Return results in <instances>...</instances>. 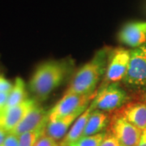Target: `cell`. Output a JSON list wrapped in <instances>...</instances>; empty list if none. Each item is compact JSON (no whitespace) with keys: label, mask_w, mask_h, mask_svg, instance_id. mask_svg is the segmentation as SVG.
<instances>
[{"label":"cell","mask_w":146,"mask_h":146,"mask_svg":"<svg viewBox=\"0 0 146 146\" xmlns=\"http://www.w3.org/2000/svg\"><path fill=\"white\" fill-rule=\"evenodd\" d=\"M66 60H49L39 64L29 82L33 98L39 103L63 83L71 68Z\"/></svg>","instance_id":"obj_1"},{"label":"cell","mask_w":146,"mask_h":146,"mask_svg":"<svg viewBox=\"0 0 146 146\" xmlns=\"http://www.w3.org/2000/svg\"><path fill=\"white\" fill-rule=\"evenodd\" d=\"M141 131L146 129V102H128L116 111Z\"/></svg>","instance_id":"obj_11"},{"label":"cell","mask_w":146,"mask_h":146,"mask_svg":"<svg viewBox=\"0 0 146 146\" xmlns=\"http://www.w3.org/2000/svg\"><path fill=\"white\" fill-rule=\"evenodd\" d=\"M110 115L111 114L110 113H106L98 110H94L89 116L83 136H93L103 132V131L107 129L109 126Z\"/></svg>","instance_id":"obj_14"},{"label":"cell","mask_w":146,"mask_h":146,"mask_svg":"<svg viewBox=\"0 0 146 146\" xmlns=\"http://www.w3.org/2000/svg\"><path fill=\"white\" fill-rule=\"evenodd\" d=\"M130 63L123 82L133 89H146V43L130 50Z\"/></svg>","instance_id":"obj_5"},{"label":"cell","mask_w":146,"mask_h":146,"mask_svg":"<svg viewBox=\"0 0 146 146\" xmlns=\"http://www.w3.org/2000/svg\"><path fill=\"white\" fill-rule=\"evenodd\" d=\"M13 87V84L3 76H0V93L9 94Z\"/></svg>","instance_id":"obj_21"},{"label":"cell","mask_w":146,"mask_h":146,"mask_svg":"<svg viewBox=\"0 0 146 146\" xmlns=\"http://www.w3.org/2000/svg\"><path fill=\"white\" fill-rule=\"evenodd\" d=\"M47 124V123H46ZM46 124L42 126L36 130L28 131L19 136L20 138V146H34L36 141L42 134L45 133V129Z\"/></svg>","instance_id":"obj_16"},{"label":"cell","mask_w":146,"mask_h":146,"mask_svg":"<svg viewBox=\"0 0 146 146\" xmlns=\"http://www.w3.org/2000/svg\"><path fill=\"white\" fill-rule=\"evenodd\" d=\"M8 94L7 93H0V113L5 109Z\"/></svg>","instance_id":"obj_22"},{"label":"cell","mask_w":146,"mask_h":146,"mask_svg":"<svg viewBox=\"0 0 146 146\" xmlns=\"http://www.w3.org/2000/svg\"><path fill=\"white\" fill-rule=\"evenodd\" d=\"M83 112H76L58 119L49 120L45 129V134L55 141H61L67 135L73 123Z\"/></svg>","instance_id":"obj_12"},{"label":"cell","mask_w":146,"mask_h":146,"mask_svg":"<svg viewBox=\"0 0 146 146\" xmlns=\"http://www.w3.org/2000/svg\"><path fill=\"white\" fill-rule=\"evenodd\" d=\"M100 146H122L119 141L117 140V138L115 137L111 132H110L108 131H106V136L102 142L101 143Z\"/></svg>","instance_id":"obj_18"},{"label":"cell","mask_w":146,"mask_h":146,"mask_svg":"<svg viewBox=\"0 0 146 146\" xmlns=\"http://www.w3.org/2000/svg\"><path fill=\"white\" fill-rule=\"evenodd\" d=\"M137 146H146V129L142 131L141 139L139 141Z\"/></svg>","instance_id":"obj_24"},{"label":"cell","mask_w":146,"mask_h":146,"mask_svg":"<svg viewBox=\"0 0 146 146\" xmlns=\"http://www.w3.org/2000/svg\"><path fill=\"white\" fill-rule=\"evenodd\" d=\"M27 96L28 94L26 90V84L25 80L21 77H16L13 83V87L8 94L5 109L20 105L27 98H29Z\"/></svg>","instance_id":"obj_15"},{"label":"cell","mask_w":146,"mask_h":146,"mask_svg":"<svg viewBox=\"0 0 146 146\" xmlns=\"http://www.w3.org/2000/svg\"><path fill=\"white\" fill-rule=\"evenodd\" d=\"M130 50L123 48H116L110 50L105 80L108 83L123 81L127 72L130 63Z\"/></svg>","instance_id":"obj_7"},{"label":"cell","mask_w":146,"mask_h":146,"mask_svg":"<svg viewBox=\"0 0 146 146\" xmlns=\"http://www.w3.org/2000/svg\"><path fill=\"white\" fill-rule=\"evenodd\" d=\"M7 134H8V132H7L3 127H2L0 126V146L3 145V144L4 141H5L6 137L7 136Z\"/></svg>","instance_id":"obj_23"},{"label":"cell","mask_w":146,"mask_h":146,"mask_svg":"<svg viewBox=\"0 0 146 146\" xmlns=\"http://www.w3.org/2000/svg\"><path fill=\"white\" fill-rule=\"evenodd\" d=\"M48 121L49 111L37 103L28 112L12 132L20 136L25 132L36 130L42 126L46 125Z\"/></svg>","instance_id":"obj_10"},{"label":"cell","mask_w":146,"mask_h":146,"mask_svg":"<svg viewBox=\"0 0 146 146\" xmlns=\"http://www.w3.org/2000/svg\"><path fill=\"white\" fill-rule=\"evenodd\" d=\"M144 100H145V102H146V94H145V96H144Z\"/></svg>","instance_id":"obj_25"},{"label":"cell","mask_w":146,"mask_h":146,"mask_svg":"<svg viewBox=\"0 0 146 146\" xmlns=\"http://www.w3.org/2000/svg\"><path fill=\"white\" fill-rule=\"evenodd\" d=\"M34 146H59V144L44 133L39 137Z\"/></svg>","instance_id":"obj_19"},{"label":"cell","mask_w":146,"mask_h":146,"mask_svg":"<svg viewBox=\"0 0 146 146\" xmlns=\"http://www.w3.org/2000/svg\"><path fill=\"white\" fill-rule=\"evenodd\" d=\"M2 146H20V138L14 132H8Z\"/></svg>","instance_id":"obj_20"},{"label":"cell","mask_w":146,"mask_h":146,"mask_svg":"<svg viewBox=\"0 0 146 146\" xmlns=\"http://www.w3.org/2000/svg\"><path fill=\"white\" fill-rule=\"evenodd\" d=\"M129 98L127 91L118 83H109L98 91L91 103L94 110L112 114L128 103Z\"/></svg>","instance_id":"obj_3"},{"label":"cell","mask_w":146,"mask_h":146,"mask_svg":"<svg viewBox=\"0 0 146 146\" xmlns=\"http://www.w3.org/2000/svg\"><path fill=\"white\" fill-rule=\"evenodd\" d=\"M106 132L103 131L93 136H83L72 146H100L106 136Z\"/></svg>","instance_id":"obj_17"},{"label":"cell","mask_w":146,"mask_h":146,"mask_svg":"<svg viewBox=\"0 0 146 146\" xmlns=\"http://www.w3.org/2000/svg\"><path fill=\"white\" fill-rule=\"evenodd\" d=\"M110 50L106 49L98 51L94 58L83 65L74 75L66 93L91 94L94 93L107 67Z\"/></svg>","instance_id":"obj_2"},{"label":"cell","mask_w":146,"mask_h":146,"mask_svg":"<svg viewBox=\"0 0 146 146\" xmlns=\"http://www.w3.org/2000/svg\"><path fill=\"white\" fill-rule=\"evenodd\" d=\"M98 91L91 94L65 93L63 98L49 110V120H55L76 112H83L96 97Z\"/></svg>","instance_id":"obj_4"},{"label":"cell","mask_w":146,"mask_h":146,"mask_svg":"<svg viewBox=\"0 0 146 146\" xmlns=\"http://www.w3.org/2000/svg\"><path fill=\"white\" fill-rule=\"evenodd\" d=\"M122 44L135 49L146 43V21H132L126 24L119 33Z\"/></svg>","instance_id":"obj_9"},{"label":"cell","mask_w":146,"mask_h":146,"mask_svg":"<svg viewBox=\"0 0 146 146\" xmlns=\"http://www.w3.org/2000/svg\"><path fill=\"white\" fill-rule=\"evenodd\" d=\"M106 131L111 132L122 146H137L142 131L131 124L116 111L110 115V124Z\"/></svg>","instance_id":"obj_6"},{"label":"cell","mask_w":146,"mask_h":146,"mask_svg":"<svg viewBox=\"0 0 146 146\" xmlns=\"http://www.w3.org/2000/svg\"><path fill=\"white\" fill-rule=\"evenodd\" d=\"M37 103L33 98H27L20 105L3 110L0 113V126L7 132H12L28 112Z\"/></svg>","instance_id":"obj_8"},{"label":"cell","mask_w":146,"mask_h":146,"mask_svg":"<svg viewBox=\"0 0 146 146\" xmlns=\"http://www.w3.org/2000/svg\"><path fill=\"white\" fill-rule=\"evenodd\" d=\"M94 110V106L90 103L88 108L73 123L67 135L59 142V146H72L83 136L89 116Z\"/></svg>","instance_id":"obj_13"}]
</instances>
